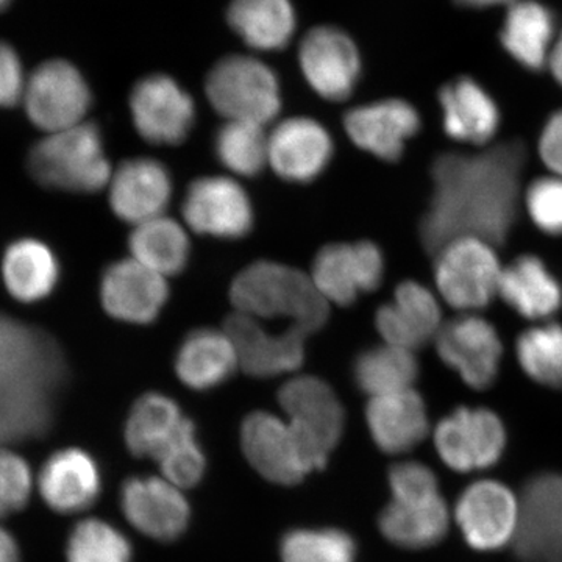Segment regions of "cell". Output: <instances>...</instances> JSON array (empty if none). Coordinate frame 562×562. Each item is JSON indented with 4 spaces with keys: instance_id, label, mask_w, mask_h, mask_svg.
<instances>
[{
    "instance_id": "obj_1",
    "label": "cell",
    "mask_w": 562,
    "mask_h": 562,
    "mask_svg": "<svg viewBox=\"0 0 562 562\" xmlns=\"http://www.w3.org/2000/svg\"><path fill=\"white\" fill-rule=\"evenodd\" d=\"M527 150L519 140L482 154L447 151L432 162V194L420 222L425 249L436 254L462 236L501 244L517 216Z\"/></svg>"
},
{
    "instance_id": "obj_2",
    "label": "cell",
    "mask_w": 562,
    "mask_h": 562,
    "mask_svg": "<svg viewBox=\"0 0 562 562\" xmlns=\"http://www.w3.org/2000/svg\"><path fill=\"white\" fill-rule=\"evenodd\" d=\"M236 313L254 319H290L291 327L312 335L328 321L330 306L312 276L273 261H257L236 276L231 288Z\"/></svg>"
},
{
    "instance_id": "obj_3",
    "label": "cell",
    "mask_w": 562,
    "mask_h": 562,
    "mask_svg": "<svg viewBox=\"0 0 562 562\" xmlns=\"http://www.w3.org/2000/svg\"><path fill=\"white\" fill-rule=\"evenodd\" d=\"M27 166L43 187L81 194L103 190L113 177L102 133L94 122L50 133L32 147Z\"/></svg>"
},
{
    "instance_id": "obj_4",
    "label": "cell",
    "mask_w": 562,
    "mask_h": 562,
    "mask_svg": "<svg viewBox=\"0 0 562 562\" xmlns=\"http://www.w3.org/2000/svg\"><path fill=\"white\" fill-rule=\"evenodd\" d=\"M210 105L227 121L266 125L283 105L276 70L249 55H228L211 68L205 80Z\"/></svg>"
},
{
    "instance_id": "obj_5",
    "label": "cell",
    "mask_w": 562,
    "mask_h": 562,
    "mask_svg": "<svg viewBox=\"0 0 562 562\" xmlns=\"http://www.w3.org/2000/svg\"><path fill=\"white\" fill-rule=\"evenodd\" d=\"M279 402L313 471L324 469L346 425L336 392L317 376H295L281 386Z\"/></svg>"
},
{
    "instance_id": "obj_6",
    "label": "cell",
    "mask_w": 562,
    "mask_h": 562,
    "mask_svg": "<svg viewBox=\"0 0 562 562\" xmlns=\"http://www.w3.org/2000/svg\"><path fill=\"white\" fill-rule=\"evenodd\" d=\"M502 272L497 254L484 239L462 236L436 251V286L461 312L490 305L498 294Z\"/></svg>"
},
{
    "instance_id": "obj_7",
    "label": "cell",
    "mask_w": 562,
    "mask_h": 562,
    "mask_svg": "<svg viewBox=\"0 0 562 562\" xmlns=\"http://www.w3.org/2000/svg\"><path fill=\"white\" fill-rule=\"evenodd\" d=\"M25 111L41 131H68L85 122L92 103L90 85L72 63H41L25 83Z\"/></svg>"
},
{
    "instance_id": "obj_8",
    "label": "cell",
    "mask_w": 562,
    "mask_h": 562,
    "mask_svg": "<svg viewBox=\"0 0 562 562\" xmlns=\"http://www.w3.org/2000/svg\"><path fill=\"white\" fill-rule=\"evenodd\" d=\"M505 425L487 408L461 406L439 422L435 430L436 453L454 472H475L497 464L505 453Z\"/></svg>"
},
{
    "instance_id": "obj_9",
    "label": "cell",
    "mask_w": 562,
    "mask_h": 562,
    "mask_svg": "<svg viewBox=\"0 0 562 562\" xmlns=\"http://www.w3.org/2000/svg\"><path fill=\"white\" fill-rule=\"evenodd\" d=\"M513 549L520 562H562V473L541 472L525 482Z\"/></svg>"
},
{
    "instance_id": "obj_10",
    "label": "cell",
    "mask_w": 562,
    "mask_h": 562,
    "mask_svg": "<svg viewBox=\"0 0 562 562\" xmlns=\"http://www.w3.org/2000/svg\"><path fill=\"white\" fill-rule=\"evenodd\" d=\"M519 513V497L506 484L480 480L461 492L454 520L471 549L497 552L514 542Z\"/></svg>"
},
{
    "instance_id": "obj_11",
    "label": "cell",
    "mask_w": 562,
    "mask_h": 562,
    "mask_svg": "<svg viewBox=\"0 0 562 562\" xmlns=\"http://www.w3.org/2000/svg\"><path fill=\"white\" fill-rule=\"evenodd\" d=\"M299 66L312 90L325 101H346L361 79L360 50L349 33L335 25H317L303 36Z\"/></svg>"
},
{
    "instance_id": "obj_12",
    "label": "cell",
    "mask_w": 562,
    "mask_h": 562,
    "mask_svg": "<svg viewBox=\"0 0 562 562\" xmlns=\"http://www.w3.org/2000/svg\"><path fill=\"white\" fill-rule=\"evenodd\" d=\"M131 111L140 138L157 146H177L194 127V99L168 74H150L136 81Z\"/></svg>"
},
{
    "instance_id": "obj_13",
    "label": "cell",
    "mask_w": 562,
    "mask_h": 562,
    "mask_svg": "<svg viewBox=\"0 0 562 562\" xmlns=\"http://www.w3.org/2000/svg\"><path fill=\"white\" fill-rule=\"evenodd\" d=\"M184 221L199 235L241 239L254 228V206L247 192L231 177H199L188 188Z\"/></svg>"
},
{
    "instance_id": "obj_14",
    "label": "cell",
    "mask_w": 562,
    "mask_h": 562,
    "mask_svg": "<svg viewBox=\"0 0 562 562\" xmlns=\"http://www.w3.org/2000/svg\"><path fill=\"white\" fill-rule=\"evenodd\" d=\"M436 350L472 390H490L501 372V335L483 317L468 314L443 325L436 336Z\"/></svg>"
},
{
    "instance_id": "obj_15",
    "label": "cell",
    "mask_w": 562,
    "mask_h": 562,
    "mask_svg": "<svg viewBox=\"0 0 562 562\" xmlns=\"http://www.w3.org/2000/svg\"><path fill=\"white\" fill-rule=\"evenodd\" d=\"M384 277V255L376 244H328L317 251L312 279L327 302L349 306L361 292L379 290Z\"/></svg>"
},
{
    "instance_id": "obj_16",
    "label": "cell",
    "mask_w": 562,
    "mask_h": 562,
    "mask_svg": "<svg viewBox=\"0 0 562 562\" xmlns=\"http://www.w3.org/2000/svg\"><path fill=\"white\" fill-rule=\"evenodd\" d=\"M241 446L251 468L269 482L294 486L313 472L290 422L271 413L255 412L246 417Z\"/></svg>"
},
{
    "instance_id": "obj_17",
    "label": "cell",
    "mask_w": 562,
    "mask_h": 562,
    "mask_svg": "<svg viewBox=\"0 0 562 562\" xmlns=\"http://www.w3.org/2000/svg\"><path fill=\"white\" fill-rule=\"evenodd\" d=\"M125 519L147 538L172 542L187 531L191 509L187 498L168 480L133 476L121 490Z\"/></svg>"
},
{
    "instance_id": "obj_18",
    "label": "cell",
    "mask_w": 562,
    "mask_h": 562,
    "mask_svg": "<svg viewBox=\"0 0 562 562\" xmlns=\"http://www.w3.org/2000/svg\"><path fill=\"white\" fill-rule=\"evenodd\" d=\"M225 333L235 346L243 371L258 379H271L301 368L305 360V333L290 330L271 335L254 317L233 313L225 321Z\"/></svg>"
},
{
    "instance_id": "obj_19",
    "label": "cell",
    "mask_w": 562,
    "mask_h": 562,
    "mask_svg": "<svg viewBox=\"0 0 562 562\" xmlns=\"http://www.w3.org/2000/svg\"><path fill=\"white\" fill-rule=\"evenodd\" d=\"M333 154L330 133L312 117H290L269 136V165L290 183H312L330 165Z\"/></svg>"
},
{
    "instance_id": "obj_20",
    "label": "cell",
    "mask_w": 562,
    "mask_h": 562,
    "mask_svg": "<svg viewBox=\"0 0 562 562\" xmlns=\"http://www.w3.org/2000/svg\"><path fill=\"white\" fill-rule=\"evenodd\" d=\"M101 299L103 308L114 319L151 324L168 302V281L133 258L116 261L103 272Z\"/></svg>"
},
{
    "instance_id": "obj_21",
    "label": "cell",
    "mask_w": 562,
    "mask_h": 562,
    "mask_svg": "<svg viewBox=\"0 0 562 562\" xmlns=\"http://www.w3.org/2000/svg\"><path fill=\"white\" fill-rule=\"evenodd\" d=\"M419 111L402 99H384L347 111L344 128L355 146L384 161H397L406 140L419 133Z\"/></svg>"
},
{
    "instance_id": "obj_22",
    "label": "cell",
    "mask_w": 562,
    "mask_h": 562,
    "mask_svg": "<svg viewBox=\"0 0 562 562\" xmlns=\"http://www.w3.org/2000/svg\"><path fill=\"white\" fill-rule=\"evenodd\" d=\"M171 199V173L154 158L124 161L111 177V210L121 221L135 227L162 216Z\"/></svg>"
},
{
    "instance_id": "obj_23",
    "label": "cell",
    "mask_w": 562,
    "mask_h": 562,
    "mask_svg": "<svg viewBox=\"0 0 562 562\" xmlns=\"http://www.w3.org/2000/svg\"><path fill=\"white\" fill-rule=\"evenodd\" d=\"M38 487L41 497L52 512H87L101 494V471L98 462L83 450H58L41 469Z\"/></svg>"
},
{
    "instance_id": "obj_24",
    "label": "cell",
    "mask_w": 562,
    "mask_h": 562,
    "mask_svg": "<svg viewBox=\"0 0 562 562\" xmlns=\"http://www.w3.org/2000/svg\"><path fill=\"white\" fill-rule=\"evenodd\" d=\"M375 325L386 344L413 351L438 336L441 308L428 288L405 281L395 290L394 302L376 312Z\"/></svg>"
},
{
    "instance_id": "obj_25",
    "label": "cell",
    "mask_w": 562,
    "mask_h": 562,
    "mask_svg": "<svg viewBox=\"0 0 562 562\" xmlns=\"http://www.w3.org/2000/svg\"><path fill=\"white\" fill-rule=\"evenodd\" d=\"M366 420L373 442L387 454L416 449L430 430L427 405L414 390L372 397L366 408Z\"/></svg>"
},
{
    "instance_id": "obj_26",
    "label": "cell",
    "mask_w": 562,
    "mask_h": 562,
    "mask_svg": "<svg viewBox=\"0 0 562 562\" xmlns=\"http://www.w3.org/2000/svg\"><path fill=\"white\" fill-rule=\"evenodd\" d=\"M443 131L461 143H490L501 127V110L479 81L460 77L439 92Z\"/></svg>"
},
{
    "instance_id": "obj_27",
    "label": "cell",
    "mask_w": 562,
    "mask_h": 562,
    "mask_svg": "<svg viewBox=\"0 0 562 562\" xmlns=\"http://www.w3.org/2000/svg\"><path fill=\"white\" fill-rule=\"evenodd\" d=\"M238 355L225 330L199 328L181 342L176 372L184 386L210 391L227 382L238 368Z\"/></svg>"
},
{
    "instance_id": "obj_28",
    "label": "cell",
    "mask_w": 562,
    "mask_h": 562,
    "mask_svg": "<svg viewBox=\"0 0 562 562\" xmlns=\"http://www.w3.org/2000/svg\"><path fill=\"white\" fill-rule=\"evenodd\" d=\"M450 527V512L441 494L424 501H392L379 516L386 541L405 550L438 546Z\"/></svg>"
},
{
    "instance_id": "obj_29",
    "label": "cell",
    "mask_w": 562,
    "mask_h": 562,
    "mask_svg": "<svg viewBox=\"0 0 562 562\" xmlns=\"http://www.w3.org/2000/svg\"><path fill=\"white\" fill-rule=\"evenodd\" d=\"M225 18L236 36L258 52L283 50L297 29L292 0H231Z\"/></svg>"
},
{
    "instance_id": "obj_30",
    "label": "cell",
    "mask_w": 562,
    "mask_h": 562,
    "mask_svg": "<svg viewBox=\"0 0 562 562\" xmlns=\"http://www.w3.org/2000/svg\"><path fill=\"white\" fill-rule=\"evenodd\" d=\"M498 294L527 319H547L560 310V281L536 255H522L503 269Z\"/></svg>"
},
{
    "instance_id": "obj_31",
    "label": "cell",
    "mask_w": 562,
    "mask_h": 562,
    "mask_svg": "<svg viewBox=\"0 0 562 562\" xmlns=\"http://www.w3.org/2000/svg\"><path fill=\"white\" fill-rule=\"evenodd\" d=\"M552 11L536 0H517L508 7L501 33L505 50L530 70H541L549 63L554 44Z\"/></svg>"
},
{
    "instance_id": "obj_32",
    "label": "cell",
    "mask_w": 562,
    "mask_h": 562,
    "mask_svg": "<svg viewBox=\"0 0 562 562\" xmlns=\"http://www.w3.org/2000/svg\"><path fill=\"white\" fill-rule=\"evenodd\" d=\"M2 277L7 290L16 301L40 302L57 286L60 265L46 244L20 239L3 255Z\"/></svg>"
},
{
    "instance_id": "obj_33",
    "label": "cell",
    "mask_w": 562,
    "mask_h": 562,
    "mask_svg": "<svg viewBox=\"0 0 562 562\" xmlns=\"http://www.w3.org/2000/svg\"><path fill=\"white\" fill-rule=\"evenodd\" d=\"M187 420L171 397L160 392H147L133 405L125 424V443L136 458L157 460Z\"/></svg>"
},
{
    "instance_id": "obj_34",
    "label": "cell",
    "mask_w": 562,
    "mask_h": 562,
    "mask_svg": "<svg viewBox=\"0 0 562 562\" xmlns=\"http://www.w3.org/2000/svg\"><path fill=\"white\" fill-rule=\"evenodd\" d=\"M132 258L160 273L177 276L187 268L191 244L183 227L169 217L160 216L136 225L128 238Z\"/></svg>"
},
{
    "instance_id": "obj_35",
    "label": "cell",
    "mask_w": 562,
    "mask_h": 562,
    "mask_svg": "<svg viewBox=\"0 0 562 562\" xmlns=\"http://www.w3.org/2000/svg\"><path fill=\"white\" fill-rule=\"evenodd\" d=\"M417 376L419 361L413 351L391 344L361 351L353 364L355 383L371 397L413 390Z\"/></svg>"
},
{
    "instance_id": "obj_36",
    "label": "cell",
    "mask_w": 562,
    "mask_h": 562,
    "mask_svg": "<svg viewBox=\"0 0 562 562\" xmlns=\"http://www.w3.org/2000/svg\"><path fill=\"white\" fill-rule=\"evenodd\" d=\"M214 154L236 176L257 177L269 165V136L262 125L225 121L214 136Z\"/></svg>"
},
{
    "instance_id": "obj_37",
    "label": "cell",
    "mask_w": 562,
    "mask_h": 562,
    "mask_svg": "<svg viewBox=\"0 0 562 562\" xmlns=\"http://www.w3.org/2000/svg\"><path fill=\"white\" fill-rule=\"evenodd\" d=\"M517 361L532 382L562 391V325L528 328L516 342Z\"/></svg>"
},
{
    "instance_id": "obj_38",
    "label": "cell",
    "mask_w": 562,
    "mask_h": 562,
    "mask_svg": "<svg viewBox=\"0 0 562 562\" xmlns=\"http://www.w3.org/2000/svg\"><path fill=\"white\" fill-rule=\"evenodd\" d=\"M281 562H357L353 536L338 528L292 530L280 543Z\"/></svg>"
},
{
    "instance_id": "obj_39",
    "label": "cell",
    "mask_w": 562,
    "mask_h": 562,
    "mask_svg": "<svg viewBox=\"0 0 562 562\" xmlns=\"http://www.w3.org/2000/svg\"><path fill=\"white\" fill-rule=\"evenodd\" d=\"M132 558L131 541L101 519L81 520L66 542L68 562H132Z\"/></svg>"
},
{
    "instance_id": "obj_40",
    "label": "cell",
    "mask_w": 562,
    "mask_h": 562,
    "mask_svg": "<svg viewBox=\"0 0 562 562\" xmlns=\"http://www.w3.org/2000/svg\"><path fill=\"white\" fill-rule=\"evenodd\" d=\"M165 480L177 487H194L205 473L206 460L201 446L195 439V427L191 419L187 420L176 439L157 460Z\"/></svg>"
},
{
    "instance_id": "obj_41",
    "label": "cell",
    "mask_w": 562,
    "mask_h": 562,
    "mask_svg": "<svg viewBox=\"0 0 562 562\" xmlns=\"http://www.w3.org/2000/svg\"><path fill=\"white\" fill-rule=\"evenodd\" d=\"M29 462L11 450L0 449V519L22 512L32 497Z\"/></svg>"
},
{
    "instance_id": "obj_42",
    "label": "cell",
    "mask_w": 562,
    "mask_h": 562,
    "mask_svg": "<svg viewBox=\"0 0 562 562\" xmlns=\"http://www.w3.org/2000/svg\"><path fill=\"white\" fill-rule=\"evenodd\" d=\"M525 199L536 227L546 235L562 236V179L543 177L532 181Z\"/></svg>"
},
{
    "instance_id": "obj_43",
    "label": "cell",
    "mask_w": 562,
    "mask_h": 562,
    "mask_svg": "<svg viewBox=\"0 0 562 562\" xmlns=\"http://www.w3.org/2000/svg\"><path fill=\"white\" fill-rule=\"evenodd\" d=\"M387 480L392 501H424L441 494L438 476L419 461H405L392 465Z\"/></svg>"
},
{
    "instance_id": "obj_44",
    "label": "cell",
    "mask_w": 562,
    "mask_h": 562,
    "mask_svg": "<svg viewBox=\"0 0 562 562\" xmlns=\"http://www.w3.org/2000/svg\"><path fill=\"white\" fill-rule=\"evenodd\" d=\"M25 83L20 55L11 44L0 40V106L18 105L24 98Z\"/></svg>"
},
{
    "instance_id": "obj_45",
    "label": "cell",
    "mask_w": 562,
    "mask_h": 562,
    "mask_svg": "<svg viewBox=\"0 0 562 562\" xmlns=\"http://www.w3.org/2000/svg\"><path fill=\"white\" fill-rule=\"evenodd\" d=\"M539 154L547 168L562 177V110L553 113L543 125Z\"/></svg>"
},
{
    "instance_id": "obj_46",
    "label": "cell",
    "mask_w": 562,
    "mask_h": 562,
    "mask_svg": "<svg viewBox=\"0 0 562 562\" xmlns=\"http://www.w3.org/2000/svg\"><path fill=\"white\" fill-rule=\"evenodd\" d=\"M0 562H21V549L9 530L0 527Z\"/></svg>"
},
{
    "instance_id": "obj_47",
    "label": "cell",
    "mask_w": 562,
    "mask_h": 562,
    "mask_svg": "<svg viewBox=\"0 0 562 562\" xmlns=\"http://www.w3.org/2000/svg\"><path fill=\"white\" fill-rule=\"evenodd\" d=\"M547 65H549L550 70H552L554 79H557L558 83L562 87V32L560 36L554 40Z\"/></svg>"
},
{
    "instance_id": "obj_48",
    "label": "cell",
    "mask_w": 562,
    "mask_h": 562,
    "mask_svg": "<svg viewBox=\"0 0 562 562\" xmlns=\"http://www.w3.org/2000/svg\"><path fill=\"white\" fill-rule=\"evenodd\" d=\"M462 7H471V9H486V7L495 5H513L517 0H457Z\"/></svg>"
},
{
    "instance_id": "obj_49",
    "label": "cell",
    "mask_w": 562,
    "mask_h": 562,
    "mask_svg": "<svg viewBox=\"0 0 562 562\" xmlns=\"http://www.w3.org/2000/svg\"><path fill=\"white\" fill-rule=\"evenodd\" d=\"M11 0H0V13L9 9Z\"/></svg>"
}]
</instances>
